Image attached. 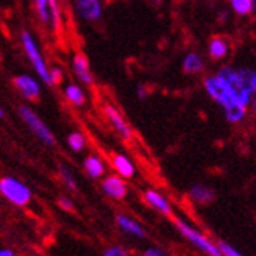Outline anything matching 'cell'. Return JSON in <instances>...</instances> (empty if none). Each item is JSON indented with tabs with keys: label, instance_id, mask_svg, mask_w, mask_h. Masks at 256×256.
<instances>
[{
	"label": "cell",
	"instance_id": "ba28073f",
	"mask_svg": "<svg viewBox=\"0 0 256 256\" xmlns=\"http://www.w3.org/2000/svg\"><path fill=\"white\" fill-rule=\"evenodd\" d=\"M12 83L19 89V92L30 102H38L41 98V89L36 80L28 75H18L12 78Z\"/></svg>",
	"mask_w": 256,
	"mask_h": 256
},
{
	"label": "cell",
	"instance_id": "4316f807",
	"mask_svg": "<svg viewBox=\"0 0 256 256\" xmlns=\"http://www.w3.org/2000/svg\"><path fill=\"white\" fill-rule=\"evenodd\" d=\"M58 203H60V206H61L62 210H66V211H74V203L70 202V198H68V197H60Z\"/></svg>",
	"mask_w": 256,
	"mask_h": 256
},
{
	"label": "cell",
	"instance_id": "8992f818",
	"mask_svg": "<svg viewBox=\"0 0 256 256\" xmlns=\"http://www.w3.org/2000/svg\"><path fill=\"white\" fill-rule=\"evenodd\" d=\"M175 225H176L178 230H180V233L189 242H192V244H194L197 248H200L202 252H204V253L210 254V256H222L219 247L214 246L208 238H204L202 233H198L197 230H194L190 225H188L186 222H183L182 219H175Z\"/></svg>",
	"mask_w": 256,
	"mask_h": 256
},
{
	"label": "cell",
	"instance_id": "f546056e",
	"mask_svg": "<svg viewBox=\"0 0 256 256\" xmlns=\"http://www.w3.org/2000/svg\"><path fill=\"white\" fill-rule=\"evenodd\" d=\"M0 256H12L10 250H0Z\"/></svg>",
	"mask_w": 256,
	"mask_h": 256
},
{
	"label": "cell",
	"instance_id": "2e32d148",
	"mask_svg": "<svg viewBox=\"0 0 256 256\" xmlns=\"http://www.w3.org/2000/svg\"><path fill=\"white\" fill-rule=\"evenodd\" d=\"M64 96L74 106H83L86 104V96L83 92V89L76 84H69L64 89Z\"/></svg>",
	"mask_w": 256,
	"mask_h": 256
},
{
	"label": "cell",
	"instance_id": "5b68a950",
	"mask_svg": "<svg viewBox=\"0 0 256 256\" xmlns=\"http://www.w3.org/2000/svg\"><path fill=\"white\" fill-rule=\"evenodd\" d=\"M0 192H2V196H5V198L18 204V206H27L32 200L30 189L22 184L19 180H14V178L10 176H5L0 180Z\"/></svg>",
	"mask_w": 256,
	"mask_h": 256
},
{
	"label": "cell",
	"instance_id": "3957f363",
	"mask_svg": "<svg viewBox=\"0 0 256 256\" xmlns=\"http://www.w3.org/2000/svg\"><path fill=\"white\" fill-rule=\"evenodd\" d=\"M20 40H22V46H24V50H25V54H27L28 60L32 61L33 64V68L36 70V74L40 75V78L48 84V86H52V80H50V74H48V69H47V64H46V60L41 54V50L38 48L34 40H33V36L30 32L27 30H24L22 34H20Z\"/></svg>",
	"mask_w": 256,
	"mask_h": 256
},
{
	"label": "cell",
	"instance_id": "d6a6232c",
	"mask_svg": "<svg viewBox=\"0 0 256 256\" xmlns=\"http://www.w3.org/2000/svg\"><path fill=\"white\" fill-rule=\"evenodd\" d=\"M0 118H4V110L0 108Z\"/></svg>",
	"mask_w": 256,
	"mask_h": 256
},
{
	"label": "cell",
	"instance_id": "52a82bcc",
	"mask_svg": "<svg viewBox=\"0 0 256 256\" xmlns=\"http://www.w3.org/2000/svg\"><path fill=\"white\" fill-rule=\"evenodd\" d=\"M75 10L83 20L96 22L102 18V2L100 0H75Z\"/></svg>",
	"mask_w": 256,
	"mask_h": 256
},
{
	"label": "cell",
	"instance_id": "d6986e66",
	"mask_svg": "<svg viewBox=\"0 0 256 256\" xmlns=\"http://www.w3.org/2000/svg\"><path fill=\"white\" fill-rule=\"evenodd\" d=\"M228 54V46L222 38H214L210 42V56L212 60H222Z\"/></svg>",
	"mask_w": 256,
	"mask_h": 256
},
{
	"label": "cell",
	"instance_id": "d4e9b609",
	"mask_svg": "<svg viewBox=\"0 0 256 256\" xmlns=\"http://www.w3.org/2000/svg\"><path fill=\"white\" fill-rule=\"evenodd\" d=\"M217 247H219L222 256H244V254H240L238 250H234L232 246H228L226 242H219V244H217Z\"/></svg>",
	"mask_w": 256,
	"mask_h": 256
},
{
	"label": "cell",
	"instance_id": "30bf717a",
	"mask_svg": "<svg viewBox=\"0 0 256 256\" xmlns=\"http://www.w3.org/2000/svg\"><path fill=\"white\" fill-rule=\"evenodd\" d=\"M104 111H105V116L108 118V120L111 122V125L122 134V138L125 140L132 139V130H130V126L126 125V122L120 116V112L118 111V108H114L112 105H105Z\"/></svg>",
	"mask_w": 256,
	"mask_h": 256
},
{
	"label": "cell",
	"instance_id": "6da1fadb",
	"mask_svg": "<svg viewBox=\"0 0 256 256\" xmlns=\"http://www.w3.org/2000/svg\"><path fill=\"white\" fill-rule=\"evenodd\" d=\"M204 88H206L208 94L220 104L225 110L226 119L230 122H239L246 114V105L238 98V96L233 92V89L230 88L219 75L210 76L204 80Z\"/></svg>",
	"mask_w": 256,
	"mask_h": 256
},
{
	"label": "cell",
	"instance_id": "e0dca14e",
	"mask_svg": "<svg viewBox=\"0 0 256 256\" xmlns=\"http://www.w3.org/2000/svg\"><path fill=\"white\" fill-rule=\"evenodd\" d=\"M190 197L198 203L206 204V203H211L214 200V192L203 184H196L190 189Z\"/></svg>",
	"mask_w": 256,
	"mask_h": 256
},
{
	"label": "cell",
	"instance_id": "4fadbf2b",
	"mask_svg": "<svg viewBox=\"0 0 256 256\" xmlns=\"http://www.w3.org/2000/svg\"><path fill=\"white\" fill-rule=\"evenodd\" d=\"M112 166L118 170V174L124 178H132L134 175V166L126 156L120 153H114L112 155Z\"/></svg>",
	"mask_w": 256,
	"mask_h": 256
},
{
	"label": "cell",
	"instance_id": "4dcf8cb0",
	"mask_svg": "<svg viewBox=\"0 0 256 256\" xmlns=\"http://www.w3.org/2000/svg\"><path fill=\"white\" fill-rule=\"evenodd\" d=\"M148 2H152V4H155V5H160L162 0H148Z\"/></svg>",
	"mask_w": 256,
	"mask_h": 256
},
{
	"label": "cell",
	"instance_id": "5bb4252c",
	"mask_svg": "<svg viewBox=\"0 0 256 256\" xmlns=\"http://www.w3.org/2000/svg\"><path fill=\"white\" fill-rule=\"evenodd\" d=\"M118 225L124 230L125 233H130L136 238H144L146 236V232L144 228L140 226L139 224H136L133 219H130V217L126 216H118Z\"/></svg>",
	"mask_w": 256,
	"mask_h": 256
},
{
	"label": "cell",
	"instance_id": "44dd1931",
	"mask_svg": "<svg viewBox=\"0 0 256 256\" xmlns=\"http://www.w3.org/2000/svg\"><path fill=\"white\" fill-rule=\"evenodd\" d=\"M68 146H69L75 153H80V152L84 148V146H86V139H84V136H83L82 133L74 132V133H70V134L68 136Z\"/></svg>",
	"mask_w": 256,
	"mask_h": 256
},
{
	"label": "cell",
	"instance_id": "ffe728a7",
	"mask_svg": "<svg viewBox=\"0 0 256 256\" xmlns=\"http://www.w3.org/2000/svg\"><path fill=\"white\" fill-rule=\"evenodd\" d=\"M48 11H50V24L55 32L61 28V12L58 6V0H48Z\"/></svg>",
	"mask_w": 256,
	"mask_h": 256
},
{
	"label": "cell",
	"instance_id": "9c48e42d",
	"mask_svg": "<svg viewBox=\"0 0 256 256\" xmlns=\"http://www.w3.org/2000/svg\"><path fill=\"white\" fill-rule=\"evenodd\" d=\"M72 66H74V72L76 75V78H78L83 84L91 86L94 83L92 74H91V68H89V60H88V56L83 52H76L74 55Z\"/></svg>",
	"mask_w": 256,
	"mask_h": 256
},
{
	"label": "cell",
	"instance_id": "f1b7e54d",
	"mask_svg": "<svg viewBox=\"0 0 256 256\" xmlns=\"http://www.w3.org/2000/svg\"><path fill=\"white\" fill-rule=\"evenodd\" d=\"M146 256H166V254H162L161 252H158L155 248H150V250L146 252Z\"/></svg>",
	"mask_w": 256,
	"mask_h": 256
},
{
	"label": "cell",
	"instance_id": "ac0fdd59",
	"mask_svg": "<svg viewBox=\"0 0 256 256\" xmlns=\"http://www.w3.org/2000/svg\"><path fill=\"white\" fill-rule=\"evenodd\" d=\"M203 69V60L198 54H189L183 61V70L186 74H198Z\"/></svg>",
	"mask_w": 256,
	"mask_h": 256
},
{
	"label": "cell",
	"instance_id": "603a6c76",
	"mask_svg": "<svg viewBox=\"0 0 256 256\" xmlns=\"http://www.w3.org/2000/svg\"><path fill=\"white\" fill-rule=\"evenodd\" d=\"M36 4V11H38V18L42 24L50 22V11H48V0H34Z\"/></svg>",
	"mask_w": 256,
	"mask_h": 256
},
{
	"label": "cell",
	"instance_id": "484cf974",
	"mask_svg": "<svg viewBox=\"0 0 256 256\" xmlns=\"http://www.w3.org/2000/svg\"><path fill=\"white\" fill-rule=\"evenodd\" d=\"M48 74H50L52 84H60L62 82V70L60 68H54L52 70H48Z\"/></svg>",
	"mask_w": 256,
	"mask_h": 256
},
{
	"label": "cell",
	"instance_id": "7c38bea8",
	"mask_svg": "<svg viewBox=\"0 0 256 256\" xmlns=\"http://www.w3.org/2000/svg\"><path fill=\"white\" fill-rule=\"evenodd\" d=\"M104 190L112 198H124L126 196V186L119 176H108L104 182Z\"/></svg>",
	"mask_w": 256,
	"mask_h": 256
},
{
	"label": "cell",
	"instance_id": "277c9868",
	"mask_svg": "<svg viewBox=\"0 0 256 256\" xmlns=\"http://www.w3.org/2000/svg\"><path fill=\"white\" fill-rule=\"evenodd\" d=\"M19 116L22 118V120L27 124V126L32 130V133L40 139V140H42L44 144H47V146H55V136H54V133L48 130V126L38 118V114L32 110V108H28L27 105H22V106H19Z\"/></svg>",
	"mask_w": 256,
	"mask_h": 256
},
{
	"label": "cell",
	"instance_id": "83f0119b",
	"mask_svg": "<svg viewBox=\"0 0 256 256\" xmlns=\"http://www.w3.org/2000/svg\"><path fill=\"white\" fill-rule=\"evenodd\" d=\"M105 256H128V254H126V252H125L124 248H120V247H114V248H110V250L105 253Z\"/></svg>",
	"mask_w": 256,
	"mask_h": 256
},
{
	"label": "cell",
	"instance_id": "7402d4cb",
	"mask_svg": "<svg viewBox=\"0 0 256 256\" xmlns=\"http://www.w3.org/2000/svg\"><path fill=\"white\" fill-rule=\"evenodd\" d=\"M232 5L238 14H248L256 6L254 0H232Z\"/></svg>",
	"mask_w": 256,
	"mask_h": 256
},
{
	"label": "cell",
	"instance_id": "7a4b0ae2",
	"mask_svg": "<svg viewBox=\"0 0 256 256\" xmlns=\"http://www.w3.org/2000/svg\"><path fill=\"white\" fill-rule=\"evenodd\" d=\"M217 75L233 89V92L238 96V98L247 106L252 94L256 92V72L250 69L233 70L230 68H225Z\"/></svg>",
	"mask_w": 256,
	"mask_h": 256
},
{
	"label": "cell",
	"instance_id": "cb8c5ba5",
	"mask_svg": "<svg viewBox=\"0 0 256 256\" xmlns=\"http://www.w3.org/2000/svg\"><path fill=\"white\" fill-rule=\"evenodd\" d=\"M60 175L62 178L64 184H66L70 190H76V183H75L72 174L69 172V169L66 168V166H60Z\"/></svg>",
	"mask_w": 256,
	"mask_h": 256
},
{
	"label": "cell",
	"instance_id": "8fae6325",
	"mask_svg": "<svg viewBox=\"0 0 256 256\" xmlns=\"http://www.w3.org/2000/svg\"><path fill=\"white\" fill-rule=\"evenodd\" d=\"M146 202L150 204L152 208H155L156 211L166 214V216H170L172 214V206H170V203L168 202V198H164L161 194H158L156 190H147L146 192Z\"/></svg>",
	"mask_w": 256,
	"mask_h": 256
},
{
	"label": "cell",
	"instance_id": "1f68e13d",
	"mask_svg": "<svg viewBox=\"0 0 256 256\" xmlns=\"http://www.w3.org/2000/svg\"><path fill=\"white\" fill-rule=\"evenodd\" d=\"M253 111L256 112V98H254V102H253Z\"/></svg>",
	"mask_w": 256,
	"mask_h": 256
},
{
	"label": "cell",
	"instance_id": "9a60e30c",
	"mask_svg": "<svg viewBox=\"0 0 256 256\" xmlns=\"http://www.w3.org/2000/svg\"><path fill=\"white\" fill-rule=\"evenodd\" d=\"M84 170L91 178H100L105 174V164L97 156H88L84 160Z\"/></svg>",
	"mask_w": 256,
	"mask_h": 256
}]
</instances>
